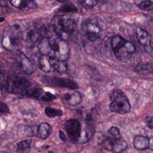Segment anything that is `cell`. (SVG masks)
<instances>
[{
	"mask_svg": "<svg viewBox=\"0 0 153 153\" xmlns=\"http://www.w3.org/2000/svg\"><path fill=\"white\" fill-rule=\"evenodd\" d=\"M5 89L8 92L35 99H41L44 91L32 82L22 76L13 75L7 76Z\"/></svg>",
	"mask_w": 153,
	"mask_h": 153,
	"instance_id": "cell-1",
	"label": "cell"
},
{
	"mask_svg": "<svg viewBox=\"0 0 153 153\" xmlns=\"http://www.w3.org/2000/svg\"><path fill=\"white\" fill-rule=\"evenodd\" d=\"M38 50L42 55L66 61L69 55L67 42L59 37H44L38 43Z\"/></svg>",
	"mask_w": 153,
	"mask_h": 153,
	"instance_id": "cell-2",
	"label": "cell"
},
{
	"mask_svg": "<svg viewBox=\"0 0 153 153\" xmlns=\"http://www.w3.org/2000/svg\"><path fill=\"white\" fill-rule=\"evenodd\" d=\"M52 25L57 36L66 41L70 39L76 29V22L68 16L55 17Z\"/></svg>",
	"mask_w": 153,
	"mask_h": 153,
	"instance_id": "cell-3",
	"label": "cell"
},
{
	"mask_svg": "<svg viewBox=\"0 0 153 153\" xmlns=\"http://www.w3.org/2000/svg\"><path fill=\"white\" fill-rule=\"evenodd\" d=\"M111 103L109 110L112 112L124 114L130 112L131 106L126 95L120 90L115 88L109 93Z\"/></svg>",
	"mask_w": 153,
	"mask_h": 153,
	"instance_id": "cell-4",
	"label": "cell"
},
{
	"mask_svg": "<svg viewBox=\"0 0 153 153\" xmlns=\"http://www.w3.org/2000/svg\"><path fill=\"white\" fill-rule=\"evenodd\" d=\"M22 38V30L18 25L8 26L3 31L2 45L7 50H16L19 45Z\"/></svg>",
	"mask_w": 153,
	"mask_h": 153,
	"instance_id": "cell-5",
	"label": "cell"
},
{
	"mask_svg": "<svg viewBox=\"0 0 153 153\" xmlns=\"http://www.w3.org/2000/svg\"><path fill=\"white\" fill-rule=\"evenodd\" d=\"M112 49L118 58H126L134 54L136 48L130 41L120 35L114 36L111 40Z\"/></svg>",
	"mask_w": 153,
	"mask_h": 153,
	"instance_id": "cell-6",
	"label": "cell"
},
{
	"mask_svg": "<svg viewBox=\"0 0 153 153\" xmlns=\"http://www.w3.org/2000/svg\"><path fill=\"white\" fill-rule=\"evenodd\" d=\"M13 70L19 73L31 74L35 72L34 66L31 60L22 52L19 51L12 65Z\"/></svg>",
	"mask_w": 153,
	"mask_h": 153,
	"instance_id": "cell-7",
	"label": "cell"
},
{
	"mask_svg": "<svg viewBox=\"0 0 153 153\" xmlns=\"http://www.w3.org/2000/svg\"><path fill=\"white\" fill-rule=\"evenodd\" d=\"M65 128L66 132L74 142H77L81 132V124L76 119H70L65 121Z\"/></svg>",
	"mask_w": 153,
	"mask_h": 153,
	"instance_id": "cell-8",
	"label": "cell"
},
{
	"mask_svg": "<svg viewBox=\"0 0 153 153\" xmlns=\"http://www.w3.org/2000/svg\"><path fill=\"white\" fill-rule=\"evenodd\" d=\"M102 145L106 149L115 153L122 152L127 148L126 142L123 139L121 138L115 139L111 137L106 138L103 140Z\"/></svg>",
	"mask_w": 153,
	"mask_h": 153,
	"instance_id": "cell-9",
	"label": "cell"
},
{
	"mask_svg": "<svg viewBox=\"0 0 153 153\" xmlns=\"http://www.w3.org/2000/svg\"><path fill=\"white\" fill-rule=\"evenodd\" d=\"M135 35L139 43L143 47L145 51L152 54V41L149 33L140 27H137L135 30Z\"/></svg>",
	"mask_w": 153,
	"mask_h": 153,
	"instance_id": "cell-10",
	"label": "cell"
},
{
	"mask_svg": "<svg viewBox=\"0 0 153 153\" xmlns=\"http://www.w3.org/2000/svg\"><path fill=\"white\" fill-rule=\"evenodd\" d=\"M82 31L88 40L94 41L99 36L100 29L96 22L93 21H85L82 24Z\"/></svg>",
	"mask_w": 153,
	"mask_h": 153,
	"instance_id": "cell-11",
	"label": "cell"
},
{
	"mask_svg": "<svg viewBox=\"0 0 153 153\" xmlns=\"http://www.w3.org/2000/svg\"><path fill=\"white\" fill-rule=\"evenodd\" d=\"M42 81L47 83H50L60 87L68 88L75 90L78 87V84L74 81L65 78L58 76H43Z\"/></svg>",
	"mask_w": 153,
	"mask_h": 153,
	"instance_id": "cell-12",
	"label": "cell"
},
{
	"mask_svg": "<svg viewBox=\"0 0 153 153\" xmlns=\"http://www.w3.org/2000/svg\"><path fill=\"white\" fill-rule=\"evenodd\" d=\"M56 59L47 56L42 55L39 60L40 69L45 72H54V62Z\"/></svg>",
	"mask_w": 153,
	"mask_h": 153,
	"instance_id": "cell-13",
	"label": "cell"
},
{
	"mask_svg": "<svg viewBox=\"0 0 153 153\" xmlns=\"http://www.w3.org/2000/svg\"><path fill=\"white\" fill-rule=\"evenodd\" d=\"M42 34H44L43 28L39 26L33 25L28 29L26 32V38L29 41L35 42Z\"/></svg>",
	"mask_w": 153,
	"mask_h": 153,
	"instance_id": "cell-14",
	"label": "cell"
},
{
	"mask_svg": "<svg viewBox=\"0 0 153 153\" xmlns=\"http://www.w3.org/2000/svg\"><path fill=\"white\" fill-rule=\"evenodd\" d=\"M10 4L14 7L22 10L34 9L36 4L33 0H9Z\"/></svg>",
	"mask_w": 153,
	"mask_h": 153,
	"instance_id": "cell-15",
	"label": "cell"
},
{
	"mask_svg": "<svg viewBox=\"0 0 153 153\" xmlns=\"http://www.w3.org/2000/svg\"><path fill=\"white\" fill-rule=\"evenodd\" d=\"M149 138L146 136L137 135L134 136L133 141V145L135 149L139 151H143L149 149Z\"/></svg>",
	"mask_w": 153,
	"mask_h": 153,
	"instance_id": "cell-16",
	"label": "cell"
},
{
	"mask_svg": "<svg viewBox=\"0 0 153 153\" xmlns=\"http://www.w3.org/2000/svg\"><path fill=\"white\" fill-rule=\"evenodd\" d=\"M63 99L71 106H76L81 103L82 98L81 93L77 91H73L65 94Z\"/></svg>",
	"mask_w": 153,
	"mask_h": 153,
	"instance_id": "cell-17",
	"label": "cell"
},
{
	"mask_svg": "<svg viewBox=\"0 0 153 153\" xmlns=\"http://www.w3.org/2000/svg\"><path fill=\"white\" fill-rule=\"evenodd\" d=\"M51 133V126L47 123H42L38 127L36 136L41 139L45 140L50 136Z\"/></svg>",
	"mask_w": 153,
	"mask_h": 153,
	"instance_id": "cell-18",
	"label": "cell"
},
{
	"mask_svg": "<svg viewBox=\"0 0 153 153\" xmlns=\"http://www.w3.org/2000/svg\"><path fill=\"white\" fill-rule=\"evenodd\" d=\"M31 139H27L19 142L16 146V152L29 153L31 149Z\"/></svg>",
	"mask_w": 153,
	"mask_h": 153,
	"instance_id": "cell-19",
	"label": "cell"
},
{
	"mask_svg": "<svg viewBox=\"0 0 153 153\" xmlns=\"http://www.w3.org/2000/svg\"><path fill=\"white\" fill-rule=\"evenodd\" d=\"M62 5L60 10L65 12H73L77 10L76 7L68 0H57Z\"/></svg>",
	"mask_w": 153,
	"mask_h": 153,
	"instance_id": "cell-20",
	"label": "cell"
},
{
	"mask_svg": "<svg viewBox=\"0 0 153 153\" xmlns=\"http://www.w3.org/2000/svg\"><path fill=\"white\" fill-rule=\"evenodd\" d=\"M68 70V64L65 60L56 59L54 62V71L59 74H65Z\"/></svg>",
	"mask_w": 153,
	"mask_h": 153,
	"instance_id": "cell-21",
	"label": "cell"
},
{
	"mask_svg": "<svg viewBox=\"0 0 153 153\" xmlns=\"http://www.w3.org/2000/svg\"><path fill=\"white\" fill-rule=\"evenodd\" d=\"M44 112L47 116L51 118H54L55 117H60L63 114L62 111L50 106L46 107L44 109Z\"/></svg>",
	"mask_w": 153,
	"mask_h": 153,
	"instance_id": "cell-22",
	"label": "cell"
},
{
	"mask_svg": "<svg viewBox=\"0 0 153 153\" xmlns=\"http://www.w3.org/2000/svg\"><path fill=\"white\" fill-rule=\"evenodd\" d=\"M78 1L81 5L88 8H93L98 3V0H78Z\"/></svg>",
	"mask_w": 153,
	"mask_h": 153,
	"instance_id": "cell-23",
	"label": "cell"
},
{
	"mask_svg": "<svg viewBox=\"0 0 153 153\" xmlns=\"http://www.w3.org/2000/svg\"><path fill=\"white\" fill-rule=\"evenodd\" d=\"M138 7L143 10H151L153 8V3L150 0H145L139 3Z\"/></svg>",
	"mask_w": 153,
	"mask_h": 153,
	"instance_id": "cell-24",
	"label": "cell"
},
{
	"mask_svg": "<svg viewBox=\"0 0 153 153\" xmlns=\"http://www.w3.org/2000/svg\"><path fill=\"white\" fill-rule=\"evenodd\" d=\"M108 134L113 138L115 139H120L121 138V134L120 130L116 127H111L110 128L108 129L107 131Z\"/></svg>",
	"mask_w": 153,
	"mask_h": 153,
	"instance_id": "cell-25",
	"label": "cell"
},
{
	"mask_svg": "<svg viewBox=\"0 0 153 153\" xmlns=\"http://www.w3.org/2000/svg\"><path fill=\"white\" fill-rule=\"evenodd\" d=\"M145 65L143 64L142 65H138L137 68H136V71L138 72V73H140V74H143L145 72H149V69L150 70H152V68H150L149 67V65H146V67H145Z\"/></svg>",
	"mask_w": 153,
	"mask_h": 153,
	"instance_id": "cell-26",
	"label": "cell"
},
{
	"mask_svg": "<svg viewBox=\"0 0 153 153\" xmlns=\"http://www.w3.org/2000/svg\"><path fill=\"white\" fill-rule=\"evenodd\" d=\"M55 99H56V96L55 95L51 94L50 92H45V95L42 96L41 99L44 101H50Z\"/></svg>",
	"mask_w": 153,
	"mask_h": 153,
	"instance_id": "cell-27",
	"label": "cell"
},
{
	"mask_svg": "<svg viewBox=\"0 0 153 153\" xmlns=\"http://www.w3.org/2000/svg\"><path fill=\"white\" fill-rule=\"evenodd\" d=\"M10 112V109L7 105L3 102H0V113H7Z\"/></svg>",
	"mask_w": 153,
	"mask_h": 153,
	"instance_id": "cell-28",
	"label": "cell"
},
{
	"mask_svg": "<svg viewBox=\"0 0 153 153\" xmlns=\"http://www.w3.org/2000/svg\"><path fill=\"white\" fill-rule=\"evenodd\" d=\"M146 123L148 126V127L150 129H152V117H147L146 118Z\"/></svg>",
	"mask_w": 153,
	"mask_h": 153,
	"instance_id": "cell-29",
	"label": "cell"
},
{
	"mask_svg": "<svg viewBox=\"0 0 153 153\" xmlns=\"http://www.w3.org/2000/svg\"><path fill=\"white\" fill-rule=\"evenodd\" d=\"M59 137H60V139H61L62 140H63V141L66 140V136H65V133H64L62 131L60 130V131H59Z\"/></svg>",
	"mask_w": 153,
	"mask_h": 153,
	"instance_id": "cell-30",
	"label": "cell"
},
{
	"mask_svg": "<svg viewBox=\"0 0 153 153\" xmlns=\"http://www.w3.org/2000/svg\"><path fill=\"white\" fill-rule=\"evenodd\" d=\"M152 137H151L149 138V148H150L151 150H152Z\"/></svg>",
	"mask_w": 153,
	"mask_h": 153,
	"instance_id": "cell-31",
	"label": "cell"
},
{
	"mask_svg": "<svg viewBox=\"0 0 153 153\" xmlns=\"http://www.w3.org/2000/svg\"><path fill=\"white\" fill-rule=\"evenodd\" d=\"M0 153H6L4 151H0Z\"/></svg>",
	"mask_w": 153,
	"mask_h": 153,
	"instance_id": "cell-32",
	"label": "cell"
},
{
	"mask_svg": "<svg viewBox=\"0 0 153 153\" xmlns=\"http://www.w3.org/2000/svg\"><path fill=\"white\" fill-rule=\"evenodd\" d=\"M1 79V72H0V80Z\"/></svg>",
	"mask_w": 153,
	"mask_h": 153,
	"instance_id": "cell-33",
	"label": "cell"
}]
</instances>
